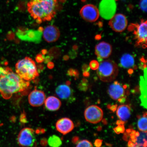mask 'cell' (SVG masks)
Masks as SVG:
<instances>
[{
  "instance_id": "cell-1",
  "label": "cell",
  "mask_w": 147,
  "mask_h": 147,
  "mask_svg": "<svg viewBox=\"0 0 147 147\" xmlns=\"http://www.w3.org/2000/svg\"><path fill=\"white\" fill-rule=\"evenodd\" d=\"M60 0H30L27 10L37 23L49 21L56 15Z\"/></svg>"
},
{
  "instance_id": "cell-2",
  "label": "cell",
  "mask_w": 147,
  "mask_h": 147,
  "mask_svg": "<svg viewBox=\"0 0 147 147\" xmlns=\"http://www.w3.org/2000/svg\"><path fill=\"white\" fill-rule=\"evenodd\" d=\"M29 85V82L23 80L11 70L0 76V93L6 99L10 98L14 94L25 91Z\"/></svg>"
},
{
  "instance_id": "cell-3",
  "label": "cell",
  "mask_w": 147,
  "mask_h": 147,
  "mask_svg": "<svg viewBox=\"0 0 147 147\" xmlns=\"http://www.w3.org/2000/svg\"><path fill=\"white\" fill-rule=\"evenodd\" d=\"M16 74L26 81L34 80L39 75L35 62L28 57L18 61L16 64Z\"/></svg>"
},
{
  "instance_id": "cell-4",
  "label": "cell",
  "mask_w": 147,
  "mask_h": 147,
  "mask_svg": "<svg viewBox=\"0 0 147 147\" xmlns=\"http://www.w3.org/2000/svg\"><path fill=\"white\" fill-rule=\"evenodd\" d=\"M119 74L118 66L114 61L110 60H102L99 64L97 69L98 78L104 82H113Z\"/></svg>"
},
{
  "instance_id": "cell-5",
  "label": "cell",
  "mask_w": 147,
  "mask_h": 147,
  "mask_svg": "<svg viewBox=\"0 0 147 147\" xmlns=\"http://www.w3.org/2000/svg\"><path fill=\"white\" fill-rule=\"evenodd\" d=\"M18 142L20 146L24 147L34 146L36 143L34 130L30 128L23 129L18 137Z\"/></svg>"
},
{
  "instance_id": "cell-6",
  "label": "cell",
  "mask_w": 147,
  "mask_h": 147,
  "mask_svg": "<svg viewBox=\"0 0 147 147\" xmlns=\"http://www.w3.org/2000/svg\"><path fill=\"white\" fill-rule=\"evenodd\" d=\"M117 6L115 0H102L99 5V12L102 18L109 20L114 16Z\"/></svg>"
},
{
  "instance_id": "cell-7",
  "label": "cell",
  "mask_w": 147,
  "mask_h": 147,
  "mask_svg": "<svg viewBox=\"0 0 147 147\" xmlns=\"http://www.w3.org/2000/svg\"><path fill=\"white\" fill-rule=\"evenodd\" d=\"M43 32L33 29L23 30L19 29L16 32V35L22 41L34 42L38 44L41 41Z\"/></svg>"
},
{
  "instance_id": "cell-8",
  "label": "cell",
  "mask_w": 147,
  "mask_h": 147,
  "mask_svg": "<svg viewBox=\"0 0 147 147\" xmlns=\"http://www.w3.org/2000/svg\"><path fill=\"white\" fill-rule=\"evenodd\" d=\"M125 87L118 82L115 81L109 86L108 93L113 100L122 103L126 101Z\"/></svg>"
},
{
  "instance_id": "cell-9",
  "label": "cell",
  "mask_w": 147,
  "mask_h": 147,
  "mask_svg": "<svg viewBox=\"0 0 147 147\" xmlns=\"http://www.w3.org/2000/svg\"><path fill=\"white\" fill-rule=\"evenodd\" d=\"M147 21L141 20L139 24L134 25L136 28L134 34L135 39L136 40V46H142L145 48L147 46Z\"/></svg>"
},
{
  "instance_id": "cell-10",
  "label": "cell",
  "mask_w": 147,
  "mask_h": 147,
  "mask_svg": "<svg viewBox=\"0 0 147 147\" xmlns=\"http://www.w3.org/2000/svg\"><path fill=\"white\" fill-rule=\"evenodd\" d=\"M84 115L87 122L92 124H97L102 121L103 117V112L98 106L91 105L86 108Z\"/></svg>"
},
{
  "instance_id": "cell-11",
  "label": "cell",
  "mask_w": 147,
  "mask_h": 147,
  "mask_svg": "<svg viewBox=\"0 0 147 147\" xmlns=\"http://www.w3.org/2000/svg\"><path fill=\"white\" fill-rule=\"evenodd\" d=\"M80 14L83 19L89 22L96 21L100 16L98 8L91 4L86 5L83 7L81 9Z\"/></svg>"
},
{
  "instance_id": "cell-12",
  "label": "cell",
  "mask_w": 147,
  "mask_h": 147,
  "mask_svg": "<svg viewBox=\"0 0 147 147\" xmlns=\"http://www.w3.org/2000/svg\"><path fill=\"white\" fill-rule=\"evenodd\" d=\"M110 20L109 23V26L116 32H123L127 27V20L126 16L123 14H115Z\"/></svg>"
},
{
  "instance_id": "cell-13",
  "label": "cell",
  "mask_w": 147,
  "mask_h": 147,
  "mask_svg": "<svg viewBox=\"0 0 147 147\" xmlns=\"http://www.w3.org/2000/svg\"><path fill=\"white\" fill-rule=\"evenodd\" d=\"M56 94L59 98L68 102H72L75 100L73 90L67 84L58 86L55 90Z\"/></svg>"
},
{
  "instance_id": "cell-14",
  "label": "cell",
  "mask_w": 147,
  "mask_h": 147,
  "mask_svg": "<svg viewBox=\"0 0 147 147\" xmlns=\"http://www.w3.org/2000/svg\"><path fill=\"white\" fill-rule=\"evenodd\" d=\"M112 47L110 44L105 42H100L95 48V54L100 62L103 59L109 57L112 52Z\"/></svg>"
},
{
  "instance_id": "cell-15",
  "label": "cell",
  "mask_w": 147,
  "mask_h": 147,
  "mask_svg": "<svg viewBox=\"0 0 147 147\" xmlns=\"http://www.w3.org/2000/svg\"><path fill=\"white\" fill-rule=\"evenodd\" d=\"M46 100V96L43 91L35 89L28 96L29 104L33 107H37L43 105Z\"/></svg>"
},
{
  "instance_id": "cell-16",
  "label": "cell",
  "mask_w": 147,
  "mask_h": 147,
  "mask_svg": "<svg viewBox=\"0 0 147 147\" xmlns=\"http://www.w3.org/2000/svg\"><path fill=\"white\" fill-rule=\"evenodd\" d=\"M56 126L58 131L63 135H65L72 131L74 126L70 119L63 117L57 121Z\"/></svg>"
},
{
  "instance_id": "cell-17",
  "label": "cell",
  "mask_w": 147,
  "mask_h": 147,
  "mask_svg": "<svg viewBox=\"0 0 147 147\" xmlns=\"http://www.w3.org/2000/svg\"><path fill=\"white\" fill-rule=\"evenodd\" d=\"M43 30V38L48 42L51 43L56 41L59 38V29L55 26H48Z\"/></svg>"
},
{
  "instance_id": "cell-18",
  "label": "cell",
  "mask_w": 147,
  "mask_h": 147,
  "mask_svg": "<svg viewBox=\"0 0 147 147\" xmlns=\"http://www.w3.org/2000/svg\"><path fill=\"white\" fill-rule=\"evenodd\" d=\"M135 131L133 130L130 134L131 142L133 143L134 147L147 146V132H140L139 136L135 135Z\"/></svg>"
},
{
  "instance_id": "cell-19",
  "label": "cell",
  "mask_w": 147,
  "mask_h": 147,
  "mask_svg": "<svg viewBox=\"0 0 147 147\" xmlns=\"http://www.w3.org/2000/svg\"><path fill=\"white\" fill-rule=\"evenodd\" d=\"M46 109L51 111H57L61 105L59 99L54 96H50L46 98L45 103Z\"/></svg>"
},
{
  "instance_id": "cell-20",
  "label": "cell",
  "mask_w": 147,
  "mask_h": 147,
  "mask_svg": "<svg viewBox=\"0 0 147 147\" xmlns=\"http://www.w3.org/2000/svg\"><path fill=\"white\" fill-rule=\"evenodd\" d=\"M131 111L130 106L127 105L119 106L117 111V115L121 121L124 123L127 122L131 116Z\"/></svg>"
},
{
  "instance_id": "cell-21",
  "label": "cell",
  "mask_w": 147,
  "mask_h": 147,
  "mask_svg": "<svg viewBox=\"0 0 147 147\" xmlns=\"http://www.w3.org/2000/svg\"><path fill=\"white\" fill-rule=\"evenodd\" d=\"M140 88L141 95L140 99L141 101V106L146 109H147V82L145 81L144 78L142 76L140 77Z\"/></svg>"
},
{
  "instance_id": "cell-22",
  "label": "cell",
  "mask_w": 147,
  "mask_h": 147,
  "mask_svg": "<svg viewBox=\"0 0 147 147\" xmlns=\"http://www.w3.org/2000/svg\"><path fill=\"white\" fill-rule=\"evenodd\" d=\"M135 64V59L133 55L125 54L122 55L120 60V65L121 67L125 69L130 68Z\"/></svg>"
},
{
  "instance_id": "cell-23",
  "label": "cell",
  "mask_w": 147,
  "mask_h": 147,
  "mask_svg": "<svg viewBox=\"0 0 147 147\" xmlns=\"http://www.w3.org/2000/svg\"><path fill=\"white\" fill-rule=\"evenodd\" d=\"M47 143L49 146L52 147H59L62 144L61 139L56 135L51 136L48 139Z\"/></svg>"
},
{
  "instance_id": "cell-24",
  "label": "cell",
  "mask_w": 147,
  "mask_h": 147,
  "mask_svg": "<svg viewBox=\"0 0 147 147\" xmlns=\"http://www.w3.org/2000/svg\"><path fill=\"white\" fill-rule=\"evenodd\" d=\"M147 113H145L142 117H140L138 122V127L141 131L147 132Z\"/></svg>"
},
{
  "instance_id": "cell-25",
  "label": "cell",
  "mask_w": 147,
  "mask_h": 147,
  "mask_svg": "<svg viewBox=\"0 0 147 147\" xmlns=\"http://www.w3.org/2000/svg\"><path fill=\"white\" fill-rule=\"evenodd\" d=\"M93 145L91 142L86 140H84L79 142L77 144L76 147H93Z\"/></svg>"
},
{
  "instance_id": "cell-26",
  "label": "cell",
  "mask_w": 147,
  "mask_h": 147,
  "mask_svg": "<svg viewBox=\"0 0 147 147\" xmlns=\"http://www.w3.org/2000/svg\"><path fill=\"white\" fill-rule=\"evenodd\" d=\"M115 133L117 134L123 133L125 131V128L123 124L118 125L117 127L114 128Z\"/></svg>"
},
{
  "instance_id": "cell-27",
  "label": "cell",
  "mask_w": 147,
  "mask_h": 147,
  "mask_svg": "<svg viewBox=\"0 0 147 147\" xmlns=\"http://www.w3.org/2000/svg\"><path fill=\"white\" fill-rule=\"evenodd\" d=\"M147 0H141L140 2V8L143 11L147 12Z\"/></svg>"
},
{
  "instance_id": "cell-28",
  "label": "cell",
  "mask_w": 147,
  "mask_h": 147,
  "mask_svg": "<svg viewBox=\"0 0 147 147\" xmlns=\"http://www.w3.org/2000/svg\"><path fill=\"white\" fill-rule=\"evenodd\" d=\"M88 87V84L87 82L82 81L81 83L79 84L78 88L79 90L82 91L87 90Z\"/></svg>"
},
{
  "instance_id": "cell-29",
  "label": "cell",
  "mask_w": 147,
  "mask_h": 147,
  "mask_svg": "<svg viewBox=\"0 0 147 147\" xmlns=\"http://www.w3.org/2000/svg\"><path fill=\"white\" fill-rule=\"evenodd\" d=\"M90 67L93 70L97 69L98 67L99 63L96 61H92L90 63Z\"/></svg>"
},
{
  "instance_id": "cell-30",
  "label": "cell",
  "mask_w": 147,
  "mask_h": 147,
  "mask_svg": "<svg viewBox=\"0 0 147 147\" xmlns=\"http://www.w3.org/2000/svg\"><path fill=\"white\" fill-rule=\"evenodd\" d=\"M11 70L10 68H4L0 67V76L5 75Z\"/></svg>"
},
{
  "instance_id": "cell-31",
  "label": "cell",
  "mask_w": 147,
  "mask_h": 147,
  "mask_svg": "<svg viewBox=\"0 0 147 147\" xmlns=\"http://www.w3.org/2000/svg\"><path fill=\"white\" fill-rule=\"evenodd\" d=\"M44 55L40 54L36 55V61L39 63H42L44 62Z\"/></svg>"
},
{
  "instance_id": "cell-32",
  "label": "cell",
  "mask_w": 147,
  "mask_h": 147,
  "mask_svg": "<svg viewBox=\"0 0 147 147\" xmlns=\"http://www.w3.org/2000/svg\"><path fill=\"white\" fill-rule=\"evenodd\" d=\"M52 59V57H51L47 56L46 57H44V61L45 63H47L48 62H51V61Z\"/></svg>"
},
{
  "instance_id": "cell-33",
  "label": "cell",
  "mask_w": 147,
  "mask_h": 147,
  "mask_svg": "<svg viewBox=\"0 0 147 147\" xmlns=\"http://www.w3.org/2000/svg\"><path fill=\"white\" fill-rule=\"evenodd\" d=\"M102 140H101L100 139H97L96 141H95L94 144L95 146L96 147H100L101 146L102 144Z\"/></svg>"
},
{
  "instance_id": "cell-34",
  "label": "cell",
  "mask_w": 147,
  "mask_h": 147,
  "mask_svg": "<svg viewBox=\"0 0 147 147\" xmlns=\"http://www.w3.org/2000/svg\"><path fill=\"white\" fill-rule=\"evenodd\" d=\"M54 67V64L52 62H49L47 63V67L49 69H52Z\"/></svg>"
},
{
  "instance_id": "cell-35",
  "label": "cell",
  "mask_w": 147,
  "mask_h": 147,
  "mask_svg": "<svg viewBox=\"0 0 147 147\" xmlns=\"http://www.w3.org/2000/svg\"><path fill=\"white\" fill-rule=\"evenodd\" d=\"M21 121L23 123H25L27 122V120L26 117H25V115H22V117H21Z\"/></svg>"
},
{
  "instance_id": "cell-36",
  "label": "cell",
  "mask_w": 147,
  "mask_h": 147,
  "mask_svg": "<svg viewBox=\"0 0 147 147\" xmlns=\"http://www.w3.org/2000/svg\"><path fill=\"white\" fill-rule=\"evenodd\" d=\"M147 68H145L144 69V79L146 82H147Z\"/></svg>"
},
{
  "instance_id": "cell-37",
  "label": "cell",
  "mask_w": 147,
  "mask_h": 147,
  "mask_svg": "<svg viewBox=\"0 0 147 147\" xmlns=\"http://www.w3.org/2000/svg\"><path fill=\"white\" fill-rule=\"evenodd\" d=\"M41 52L42 53V54H43V55H45L46 54H47V50H46V49H43V50H42L41 51Z\"/></svg>"
},
{
  "instance_id": "cell-38",
  "label": "cell",
  "mask_w": 147,
  "mask_h": 147,
  "mask_svg": "<svg viewBox=\"0 0 147 147\" xmlns=\"http://www.w3.org/2000/svg\"><path fill=\"white\" fill-rule=\"evenodd\" d=\"M68 58L67 57V56H65L64 57L63 59L64 60H67V58Z\"/></svg>"
}]
</instances>
